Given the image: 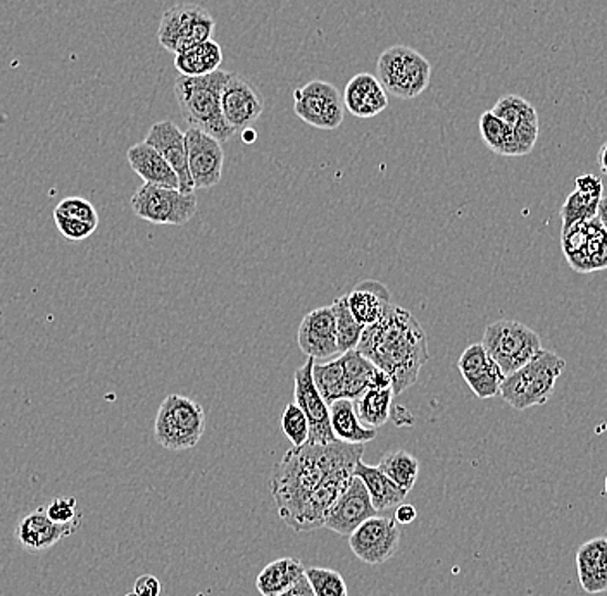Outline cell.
<instances>
[{"mask_svg": "<svg viewBox=\"0 0 607 596\" xmlns=\"http://www.w3.org/2000/svg\"><path fill=\"white\" fill-rule=\"evenodd\" d=\"M363 445L311 443L294 446L273 467L269 489L282 521L296 533L324 528L328 514L354 479Z\"/></svg>", "mask_w": 607, "mask_h": 596, "instance_id": "cell-1", "label": "cell"}, {"mask_svg": "<svg viewBox=\"0 0 607 596\" xmlns=\"http://www.w3.org/2000/svg\"><path fill=\"white\" fill-rule=\"evenodd\" d=\"M356 350L376 367L390 374L394 395L411 388L430 361L423 327L409 310L396 303H391L382 321L364 328Z\"/></svg>", "mask_w": 607, "mask_h": 596, "instance_id": "cell-2", "label": "cell"}, {"mask_svg": "<svg viewBox=\"0 0 607 596\" xmlns=\"http://www.w3.org/2000/svg\"><path fill=\"white\" fill-rule=\"evenodd\" d=\"M233 73L218 71L206 76H178L175 81L176 102L190 128L208 133L224 144L235 135L221 112V93Z\"/></svg>", "mask_w": 607, "mask_h": 596, "instance_id": "cell-3", "label": "cell"}, {"mask_svg": "<svg viewBox=\"0 0 607 596\" xmlns=\"http://www.w3.org/2000/svg\"><path fill=\"white\" fill-rule=\"evenodd\" d=\"M566 369V362L551 350H540L520 369L509 374L500 385V397L516 410L545 406L554 394L555 383Z\"/></svg>", "mask_w": 607, "mask_h": 596, "instance_id": "cell-4", "label": "cell"}, {"mask_svg": "<svg viewBox=\"0 0 607 596\" xmlns=\"http://www.w3.org/2000/svg\"><path fill=\"white\" fill-rule=\"evenodd\" d=\"M379 84L397 99L411 100L427 92L432 84V63L408 45H391L376 63Z\"/></svg>", "mask_w": 607, "mask_h": 596, "instance_id": "cell-5", "label": "cell"}, {"mask_svg": "<svg viewBox=\"0 0 607 596\" xmlns=\"http://www.w3.org/2000/svg\"><path fill=\"white\" fill-rule=\"evenodd\" d=\"M205 431L206 412L199 401L178 394L164 398L154 422V438L163 449L172 452L194 449Z\"/></svg>", "mask_w": 607, "mask_h": 596, "instance_id": "cell-6", "label": "cell"}, {"mask_svg": "<svg viewBox=\"0 0 607 596\" xmlns=\"http://www.w3.org/2000/svg\"><path fill=\"white\" fill-rule=\"evenodd\" d=\"M482 345L506 376L523 367L542 350L537 331L523 322L500 319L485 328Z\"/></svg>", "mask_w": 607, "mask_h": 596, "instance_id": "cell-7", "label": "cell"}, {"mask_svg": "<svg viewBox=\"0 0 607 596\" xmlns=\"http://www.w3.org/2000/svg\"><path fill=\"white\" fill-rule=\"evenodd\" d=\"M217 21L199 4H176L164 11L157 41L166 51L181 54L202 42L211 41Z\"/></svg>", "mask_w": 607, "mask_h": 596, "instance_id": "cell-8", "label": "cell"}, {"mask_svg": "<svg viewBox=\"0 0 607 596\" xmlns=\"http://www.w3.org/2000/svg\"><path fill=\"white\" fill-rule=\"evenodd\" d=\"M135 216L152 224L184 227L197 214V197L176 188L142 185L130 200Z\"/></svg>", "mask_w": 607, "mask_h": 596, "instance_id": "cell-9", "label": "cell"}, {"mask_svg": "<svg viewBox=\"0 0 607 596\" xmlns=\"http://www.w3.org/2000/svg\"><path fill=\"white\" fill-rule=\"evenodd\" d=\"M294 112L309 126L333 132L344 121V100L335 85L309 81L294 90Z\"/></svg>", "mask_w": 607, "mask_h": 596, "instance_id": "cell-10", "label": "cell"}, {"mask_svg": "<svg viewBox=\"0 0 607 596\" xmlns=\"http://www.w3.org/2000/svg\"><path fill=\"white\" fill-rule=\"evenodd\" d=\"M564 257L576 273L607 269V231L599 218L563 231Z\"/></svg>", "mask_w": 607, "mask_h": 596, "instance_id": "cell-11", "label": "cell"}, {"mask_svg": "<svg viewBox=\"0 0 607 596\" xmlns=\"http://www.w3.org/2000/svg\"><path fill=\"white\" fill-rule=\"evenodd\" d=\"M399 543V526L388 517H369L349 537L352 553L369 565L384 564L394 559Z\"/></svg>", "mask_w": 607, "mask_h": 596, "instance_id": "cell-12", "label": "cell"}, {"mask_svg": "<svg viewBox=\"0 0 607 596\" xmlns=\"http://www.w3.org/2000/svg\"><path fill=\"white\" fill-rule=\"evenodd\" d=\"M314 358L308 357L306 364L294 373V397L297 406L306 413L309 422L311 443H332L336 438L330 424V406L321 397L312 379Z\"/></svg>", "mask_w": 607, "mask_h": 596, "instance_id": "cell-13", "label": "cell"}, {"mask_svg": "<svg viewBox=\"0 0 607 596\" xmlns=\"http://www.w3.org/2000/svg\"><path fill=\"white\" fill-rule=\"evenodd\" d=\"M187 140L188 172L192 176L194 188L208 190L221 181L224 166V152L221 142L197 128H188Z\"/></svg>", "mask_w": 607, "mask_h": 596, "instance_id": "cell-14", "label": "cell"}, {"mask_svg": "<svg viewBox=\"0 0 607 596\" xmlns=\"http://www.w3.org/2000/svg\"><path fill=\"white\" fill-rule=\"evenodd\" d=\"M263 111L264 99L260 90L242 76L232 75L221 93V112L228 126L235 133L244 132L260 120Z\"/></svg>", "mask_w": 607, "mask_h": 596, "instance_id": "cell-15", "label": "cell"}, {"mask_svg": "<svg viewBox=\"0 0 607 596\" xmlns=\"http://www.w3.org/2000/svg\"><path fill=\"white\" fill-rule=\"evenodd\" d=\"M297 343L302 354L314 358L316 362L332 361L339 355L335 314L332 307H320L304 316L297 333Z\"/></svg>", "mask_w": 607, "mask_h": 596, "instance_id": "cell-16", "label": "cell"}, {"mask_svg": "<svg viewBox=\"0 0 607 596\" xmlns=\"http://www.w3.org/2000/svg\"><path fill=\"white\" fill-rule=\"evenodd\" d=\"M376 514L378 512L373 507L368 489L360 477L354 476L351 485L347 486L344 494L340 495L339 500L328 514L324 528L340 537H351L366 519L375 517Z\"/></svg>", "mask_w": 607, "mask_h": 596, "instance_id": "cell-17", "label": "cell"}, {"mask_svg": "<svg viewBox=\"0 0 607 596\" xmlns=\"http://www.w3.org/2000/svg\"><path fill=\"white\" fill-rule=\"evenodd\" d=\"M492 112L508 124L515 139L516 155L530 154L539 140L540 123L537 109L520 96H506L497 100Z\"/></svg>", "mask_w": 607, "mask_h": 596, "instance_id": "cell-18", "label": "cell"}, {"mask_svg": "<svg viewBox=\"0 0 607 596\" xmlns=\"http://www.w3.org/2000/svg\"><path fill=\"white\" fill-rule=\"evenodd\" d=\"M461 376L473 394L482 400L499 395L500 385L506 379V374L497 366L496 361L487 354L482 343L467 346L457 361Z\"/></svg>", "mask_w": 607, "mask_h": 596, "instance_id": "cell-19", "label": "cell"}, {"mask_svg": "<svg viewBox=\"0 0 607 596\" xmlns=\"http://www.w3.org/2000/svg\"><path fill=\"white\" fill-rule=\"evenodd\" d=\"M144 142L152 148H156L163 155L164 161L173 167V172L178 176L180 191L194 194L196 188H194L192 176L188 172L187 140H185V133L180 128L176 126L173 121H159V123L152 124Z\"/></svg>", "mask_w": 607, "mask_h": 596, "instance_id": "cell-20", "label": "cell"}, {"mask_svg": "<svg viewBox=\"0 0 607 596\" xmlns=\"http://www.w3.org/2000/svg\"><path fill=\"white\" fill-rule=\"evenodd\" d=\"M344 108L360 120H372L388 108V93L372 73L352 76L345 85Z\"/></svg>", "mask_w": 607, "mask_h": 596, "instance_id": "cell-21", "label": "cell"}, {"mask_svg": "<svg viewBox=\"0 0 607 596\" xmlns=\"http://www.w3.org/2000/svg\"><path fill=\"white\" fill-rule=\"evenodd\" d=\"M75 529V525H56L51 521L44 507H41L21 519L16 538L26 552L41 553L56 547L63 538L71 537Z\"/></svg>", "mask_w": 607, "mask_h": 596, "instance_id": "cell-22", "label": "cell"}, {"mask_svg": "<svg viewBox=\"0 0 607 596\" xmlns=\"http://www.w3.org/2000/svg\"><path fill=\"white\" fill-rule=\"evenodd\" d=\"M575 185L576 190H573L561 206L560 216L563 231L597 218L599 202L603 199V181L597 176H578L575 179Z\"/></svg>", "mask_w": 607, "mask_h": 596, "instance_id": "cell-23", "label": "cell"}, {"mask_svg": "<svg viewBox=\"0 0 607 596\" xmlns=\"http://www.w3.org/2000/svg\"><path fill=\"white\" fill-rule=\"evenodd\" d=\"M576 573L580 586L588 595L607 592V538L597 537L585 541L576 550Z\"/></svg>", "mask_w": 607, "mask_h": 596, "instance_id": "cell-24", "label": "cell"}, {"mask_svg": "<svg viewBox=\"0 0 607 596\" xmlns=\"http://www.w3.org/2000/svg\"><path fill=\"white\" fill-rule=\"evenodd\" d=\"M349 310L361 327L369 328L382 321L390 309V291L382 283L366 279L361 282L351 294L345 295Z\"/></svg>", "mask_w": 607, "mask_h": 596, "instance_id": "cell-25", "label": "cell"}, {"mask_svg": "<svg viewBox=\"0 0 607 596\" xmlns=\"http://www.w3.org/2000/svg\"><path fill=\"white\" fill-rule=\"evenodd\" d=\"M126 159H129L133 172L144 179V184L180 190L178 176L173 172V167L164 161L163 155L156 148H152L145 142L130 147L126 152Z\"/></svg>", "mask_w": 607, "mask_h": 596, "instance_id": "cell-26", "label": "cell"}, {"mask_svg": "<svg viewBox=\"0 0 607 596\" xmlns=\"http://www.w3.org/2000/svg\"><path fill=\"white\" fill-rule=\"evenodd\" d=\"M354 476L360 477L363 485L368 489L376 512H387V510L396 509L400 504H404L409 495L408 492L400 489L396 483L390 482L378 467L364 464L363 461L357 462Z\"/></svg>", "mask_w": 607, "mask_h": 596, "instance_id": "cell-27", "label": "cell"}, {"mask_svg": "<svg viewBox=\"0 0 607 596\" xmlns=\"http://www.w3.org/2000/svg\"><path fill=\"white\" fill-rule=\"evenodd\" d=\"M330 424L336 440L349 445H364L376 438L375 428H368L360 421L349 398L333 401L330 406Z\"/></svg>", "mask_w": 607, "mask_h": 596, "instance_id": "cell-28", "label": "cell"}, {"mask_svg": "<svg viewBox=\"0 0 607 596\" xmlns=\"http://www.w3.org/2000/svg\"><path fill=\"white\" fill-rule=\"evenodd\" d=\"M304 574H306V567L299 559H293V556L278 559L261 571L256 581L257 592L263 596L278 595L290 588Z\"/></svg>", "mask_w": 607, "mask_h": 596, "instance_id": "cell-29", "label": "cell"}, {"mask_svg": "<svg viewBox=\"0 0 607 596\" xmlns=\"http://www.w3.org/2000/svg\"><path fill=\"white\" fill-rule=\"evenodd\" d=\"M223 64V48L218 42L208 41L176 54L175 68L181 76H206L218 71Z\"/></svg>", "mask_w": 607, "mask_h": 596, "instance_id": "cell-30", "label": "cell"}, {"mask_svg": "<svg viewBox=\"0 0 607 596\" xmlns=\"http://www.w3.org/2000/svg\"><path fill=\"white\" fill-rule=\"evenodd\" d=\"M391 400H394L391 388H387V390H366L352 400V406H354L357 418L364 426L378 430L382 426L387 424L388 419H390Z\"/></svg>", "mask_w": 607, "mask_h": 596, "instance_id": "cell-31", "label": "cell"}, {"mask_svg": "<svg viewBox=\"0 0 607 596\" xmlns=\"http://www.w3.org/2000/svg\"><path fill=\"white\" fill-rule=\"evenodd\" d=\"M390 482L396 483L404 492H411L415 488L418 476H420V462L411 453L404 450L385 453L382 461L376 465Z\"/></svg>", "mask_w": 607, "mask_h": 596, "instance_id": "cell-32", "label": "cell"}, {"mask_svg": "<svg viewBox=\"0 0 607 596\" xmlns=\"http://www.w3.org/2000/svg\"><path fill=\"white\" fill-rule=\"evenodd\" d=\"M340 361H342V369H344L345 398L354 400V398L368 390L376 366L364 355H361L357 350H351L347 354L340 355Z\"/></svg>", "mask_w": 607, "mask_h": 596, "instance_id": "cell-33", "label": "cell"}, {"mask_svg": "<svg viewBox=\"0 0 607 596\" xmlns=\"http://www.w3.org/2000/svg\"><path fill=\"white\" fill-rule=\"evenodd\" d=\"M312 379H314L316 388H318L328 406H332L333 401L345 398L344 369H342L340 357L328 362L314 361Z\"/></svg>", "mask_w": 607, "mask_h": 596, "instance_id": "cell-34", "label": "cell"}, {"mask_svg": "<svg viewBox=\"0 0 607 596\" xmlns=\"http://www.w3.org/2000/svg\"><path fill=\"white\" fill-rule=\"evenodd\" d=\"M479 135L484 140V144L499 155L506 157H518L516 155L515 139H512L511 130L508 124L504 123L500 118L492 111L484 112L479 115Z\"/></svg>", "mask_w": 607, "mask_h": 596, "instance_id": "cell-35", "label": "cell"}, {"mask_svg": "<svg viewBox=\"0 0 607 596\" xmlns=\"http://www.w3.org/2000/svg\"><path fill=\"white\" fill-rule=\"evenodd\" d=\"M333 314H335L336 324V346L339 355L347 354L351 350H356L363 336L364 328L351 314L347 307V300L344 297L336 298L332 303Z\"/></svg>", "mask_w": 607, "mask_h": 596, "instance_id": "cell-36", "label": "cell"}, {"mask_svg": "<svg viewBox=\"0 0 607 596\" xmlns=\"http://www.w3.org/2000/svg\"><path fill=\"white\" fill-rule=\"evenodd\" d=\"M306 577L316 596H349L347 583L339 571L309 567L306 569Z\"/></svg>", "mask_w": 607, "mask_h": 596, "instance_id": "cell-37", "label": "cell"}, {"mask_svg": "<svg viewBox=\"0 0 607 596\" xmlns=\"http://www.w3.org/2000/svg\"><path fill=\"white\" fill-rule=\"evenodd\" d=\"M282 430L294 446H302L309 440V422L297 404H288L282 413Z\"/></svg>", "mask_w": 607, "mask_h": 596, "instance_id": "cell-38", "label": "cell"}, {"mask_svg": "<svg viewBox=\"0 0 607 596\" xmlns=\"http://www.w3.org/2000/svg\"><path fill=\"white\" fill-rule=\"evenodd\" d=\"M54 214L65 216V218L80 219L85 223L96 224L99 227V216H97L96 207L92 202L81 197H68L60 200L54 209Z\"/></svg>", "mask_w": 607, "mask_h": 596, "instance_id": "cell-39", "label": "cell"}, {"mask_svg": "<svg viewBox=\"0 0 607 596\" xmlns=\"http://www.w3.org/2000/svg\"><path fill=\"white\" fill-rule=\"evenodd\" d=\"M51 521L56 525H80V510L75 497H57L45 507Z\"/></svg>", "mask_w": 607, "mask_h": 596, "instance_id": "cell-40", "label": "cell"}, {"mask_svg": "<svg viewBox=\"0 0 607 596\" xmlns=\"http://www.w3.org/2000/svg\"><path fill=\"white\" fill-rule=\"evenodd\" d=\"M54 223H56L60 235L71 240V242H84L88 236H92L97 230L96 224L85 223L80 219L65 218V216L54 214Z\"/></svg>", "mask_w": 607, "mask_h": 596, "instance_id": "cell-41", "label": "cell"}, {"mask_svg": "<svg viewBox=\"0 0 607 596\" xmlns=\"http://www.w3.org/2000/svg\"><path fill=\"white\" fill-rule=\"evenodd\" d=\"M161 581L152 574H144L133 585V592L139 596H161Z\"/></svg>", "mask_w": 607, "mask_h": 596, "instance_id": "cell-42", "label": "cell"}, {"mask_svg": "<svg viewBox=\"0 0 607 596\" xmlns=\"http://www.w3.org/2000/svg\"><path fill=\"white\" fill-rule=\"evenodd\" d=\"M275 596H316L312 592L311 585H309L308 577L304 574L297 583H294L290 588L285 589V592L278 593Z\"/></svg>", "mask_w": 607, "mask_h": 596, "instance_id": "cell-43", "label": "cell"}, {"mask_svg": "<svg viewBox=\"0 0 607 596\" xmlns=\"http://www.w3.org/2000/svg\"><path fill=\"white\" fill-rule=\"evenodd\" d=\"M387 388H391L390 374L376 367L372 376V382H369L368 390H387Z\"/></svg>", "mask_w": 607, "mask_h": 596, "instance_id": "cell-44", "label": "cell"}, {"mask_svg": "<svg viewBox=\"0 0 607 596\" xmlns=\"http://www.w3.org/2000/svg\"><path fill=\"white\" fill-rule=\"evenodd\" d=\"M418 517V510L415 509V505L411 504H400L396 510V521L399 525H411L416 521Z\"/></svg>", "mask_w": 607, "mask_h": 596, "instance_id": "cell-45", "label": "cell"}, {"mask_svg": "<svg viewBox=\"0 0 607 596\" xmlns=\"http://www.w3.org/2000/svg\"><path fill=\"white\" fill-rule=\"evenodd\" d=\"M597 218H599L600 223H603L604 230L607 231V197H603V199H600Z\"/></svg>", "mask_w": 607, "mask_h": 596, "instance_id": "cell-46", "label": "cell"}, {"mask_svg": "<svg viewBox=\"0 0 607 596\" xmlns=\"http://www.w3.org/2000/svg\"><path fill=\"white\" fill-rule=\"evenodd\" d=\"M597 161H599L600 172L607 176V140L604 142L603 147H600L599 155H597Z\"/></svg>", "mask_w": 607, "mask_h": 596, "instance_id": "cell-47", "label": "cell"}, {"mask_svg": "<svg viewBox=\"0 0 607 596\" xmlns=\"http://www.w3.org/2000/svg\"><path fill=\"white\" fill-rule=\"evenodd\" d=\"M256 130H252V128H245L244 132H242V140H244L245 144H252V142H256Z\"/></svg>", "mask_w": 607, "mask_h": 596, "instance_id": "cell-48", "label": "cell"}, {"mask_svg": "<svg viewBox=\"0 0 607 596\" xmlns=\"http://www.w3.org/2000/svg\"><path fill=\"white\" fill-rule=\"evenodd\" d=\"M604 494L607 495V476H606V483H604Z\"/></svg>", "mask_w": 607, "mask_h": 596, "instance_id": "cell-49", "label": "cell"}, {"mask_svg": "<svg viewBox=\"0 0 607 596\" xmlns=\"http://www.w3.org/2000/svg\"><path fill=\"white\" fill-rule=\"evenodd\" d=\"M124 596H139V595H136V593L133 592V593H129V595H124Z\"/></svg>", "mask_w": 607, "mask_h": 596, "instance_id": "cell-50", "label": "cell"}, {"mask_svg": "<svg viewBox=\"0 0 607 596\" xmlns=\"http://www.w3.org/2000/svg\"><path fill=\"white\" fill-rule=\"evenodd\" d=\"M606 538H607V531H606Z\"/></svg>", "mask_w": 607, "mask_h": 596, "instance_id": "cell-51", "label": "cell"}]
</instances>
